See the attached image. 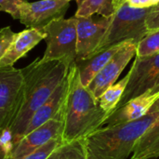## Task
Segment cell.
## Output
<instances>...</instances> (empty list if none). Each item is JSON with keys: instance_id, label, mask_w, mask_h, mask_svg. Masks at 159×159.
<instances>
[{"instance_id": "cell-1", "label": "cell", "mask_w": 159, "mask_h": 159, "mask_svg": "<svg viewBox=\"0 0 159 159\" xmlns=\"http://www.w3.org/2000/svg\"><path fill=\"white\" fill-rule=\"evenodd\" d=\"M70 66L69 63L63 61H43L40 58H37L21 69L23 84L20 106L13 124L9 128L14 146L22 139L34 113L48 101L66 77Z\"/></svg>"}, {"instance_id": "cell-2", "label": "cell", "mask_w": 159, "mask_h": 159, "mask_svg": "<svg viewBox=\"0 0 159 159\" xmlns=\"http://www.w3.org/2000/svg\"><path fill=\"white\" fill-rule=\"evenodd\" d=\"M69 90L64 109L61 143L86 139L103 127L109 115L99 105L98 100L81 83L78 68L74 62L68 72Z\"/></svg>"}, {"instance_id": "cell-3", "label": "cell", "mask_w": 159, "mask_h": 159, "mask_svg": "<svg viewBox=\"0 0 159 159\" xmlns=\"http://www.w3.org/2000/svg\"><path fill=\"white\" fill-rule=\"evenodd\" d=\"M159 119V112L148 113L130 122L103 126L85 139L87 159H128L138 139Z\"/></svg>"}, {"instance_id": "cell-4", "label": "cell", "mask_w": 159, "mask_h": 159, "mask_svg": "<svg viewBox=\"0 0 159 159\" xmlns=\"http://www.w3.org/2000/svg\"><path fill=\"white\" fill-rule=\"evenodd\" d=\"M150 8H134L124 3L116 10L105 34L91 56L127 41H134L138 44L149 31L145 20Z\"/></svg>"}, {"instance_id": "cell-5", "label": "cell", "mask_w": 159, "mask_h": 159, "mask_svg": "<svg viewBox=\"0 0 159 159\" xmlns=\"http://www.w3.org/2000/svg\"><path fill=\"white\" fill-rule=\"evenodd\" d=\"M41 29L47 43L41 61H63L72 65L76 57V17L56 19Z\"/></svg>"}, {"instance_id": "cell-6", "label": "cell", "mask_w": 159, "mask_h": 159, "mask_svg": "<svg viewBox=\"0 0 159 159\" xmlns=\"http://www.w3.org/2000/svg\"><path fill=\"white\" fill-rule=\"evenodd\" d=\"M128 74L127 88L116 109L148 90L159 91V53L136 57Z\"/></svg>"}, {"instance_id": "cell-7", "label": "cell", "mask_w": 159, "mask_h": 159, "mask_svg": "<svg viewBox=\"0 0 159 159\" xmlns=\"http://www.w3.org/2000/svg\"><path fill=\"white\" fill-rule=\"evenodd\" d=\"M22 84L21 69L0 68V134L11 127L20 110Z\"/></svg>"}, {"instance_id": "cell-8", "label": "cell", "mask_w": 159, "mask_h": 159, "mask_svg": "<svg viewBox=\"0 0 159 159\" xmlns=\"http://www.w3.org/2000/svg\"><path fill=\"white\" fill-rule=\"evenodd\" d=\"M136 42H124L118 51L91 80L87 88L97 100L109 87L116 83L130 60L136 55Z\"/></svg>"}, {"instance_id": "cell-9", "label": "cell", "mask_w": 159, "mask_h": 159, "mask_svg": "<svg viewBox=\"0 0 159 159\" xmlns=\"http://www.w3.org/2000/svg\"><path fill=\"white\" fill-rule=\"evenodd\" d=\"M64 109L65 104L53 118L25 135L4 159H22L48 141L61 138L64 123Z\"/></svg>"}, {"instance_id": "cell-10", "label": "cell", "mask_w": 159, "mask_h": 159, "mask_svg": "<svg viewBox=\"0 0 159 159\" xmlns=\"http://www.w3.org/2000/svg\"><path fill=\"white\" fill-rule=\"evenodd\" d=\"M73 0H39L24 2L20 7V21L27 28H43L50 21L63 18Z\"/></svg>"}, {"instance_id": "cell-11", "label": "cell", "mask_w": 159, "mask_h": 159, "mask_svg": "<svg viewBox=\"0 0 159 159\" xmlns=\"http://www.w3.org/2000/svg\"><path fill=\"white\" fill-rule=\"evenodd\" d=\"M113 16L98 20H94L92 17L76 18L77 40L75 62L87 60L91 56L105 34Z\"/></svg>"}, {"instance_id": "cell-12", "label": "cell", "mask_w": 159, "mask_h": 159, "mask_svg": "<svg viewBox=\"0 0 159 159\" xmlns=\"http://www.w3.org/2000/svg\"><path fill=\"white\" fill-rule=\"evenodd\" d=\"M159 98V91L148 90L131 99L120 108L116 109L105 120L103 126H113L137 120L147 115Z\"/></svg>"}, {"instance_id": "cell-13", "label": "cell", "mask_w": 159, "mask_h": 159, "mask_svg": "<svg viewBox=\"0 0 159 159\" xmlns=\"http://www.w3.org/2000/svg\"><path fill=\"white\" fill-rule=\"evenodd\" d=\"M68 90H69V76L67 74L66 77L57 87V89L53 91V93L48 99V101L34 113L31 119L28 122V125L25 129L22 138L28 133H30L31 131H33L34 129L45 124L49 119L53 118L61 110V108L65 104Z\"/></svg>"}, {"instance_id": "cell-14", "label": "cell", "mask_w": 159, "mask_h": 159, "mask_svg": "<svg viewBox=\"0 0 159 159\" xmlns=\"http://www.w3.org/2000/svg\"><path fill=\"white\" fill-rule=\"evenodd\" d=\"M45 37L46 33L39 28H27L18 33L7 52L0 59V68L13 67L15 62L24 57Z\"/></svg>"}, {"instance_id": "cell-15", "label": "cell", "mask_w": 159, "mask_h": 159, "mask_svg": "<svg viewBox=\"0 0 159 159\" xmlns=\"http://www.w3.org/2000/svg\"><path fill=\"white\" fill-rule=\"evenodd\" d=\"M123 44L124 43L112 46L104 49L103 51L91 56L87 60L75 62L78 68L80 80L83 86L85 87L89 86L91 80L95 77V75L105 66V64L118 51V49L122 47Z\"/></svg>"}, {"instance_id": "cell-16", "label": "cell", "mask_w": 159, "mask_h": 159, "mask_svg": "<svg viewBox=\"0 0 159 159\" xmlns=\"http://www.w3.org/2000/svg\"><path fill=\"white\" fill-rule=\"evenodd\" d=\"M159 157V119L152 124L136 142L130 159Z\"/></svg>"}, {"instance_id": "cell-17", "label": "cell", "mask_w": 159, "mask_h": 159, "mask_svg": "<svg viewBox=\"0 0 159 159\" xmlns=\"http://www.w3.org/2000/svg\"><path fill=\"white\" fill-rule=\"evenodd\" d=\"M77 9L75 17H92L99 14L102 17L108 18L115 14V0H75Z\"/></svg>"}, {"instance_id": "cell-18", "label": "cell", "mask_w": 159, "mask_h": 159, "mask_svg": "<svg viewBox=\"0 0 159 159\" xmlns=\"http://www.w3.org/2000/svg\"><path fill=\"white\" fill-rule=\"evenodd\" d=\"M129 78V75L128 74L119 82L115 83L114 85L109 87L99 98V105L107 115L110 116L118 105L123 96V93L127 88Z\"/></svg>"}, {"instance_id": "cell-19", "label": "cell", "mask_w": 159, "mask_h": 159, "mask_svg": "<svg viewBox=\"0 0 159 159\" xmlns=\"http://www.w3.org/2000/svg\"><path fill=\"white\" fill-rule=\"evenodd\" d=\"M47 159H87L85 139L61 143Z\"/></svg>"}, {"instance_id": "cell-20", "label": "cell", "mask_w": 159, "mask_h": 159, "mask_svg": "<svg viewBox=\"0 0 159 159\" xmlns=\"http://www.w3.org/2000/svg\"><path fill=\"white\" fill-rule=\"evenodd\" d=\"M159 53V28L148 31L138 42L136 57H145Z\"/></svg>"}, {"instance_id": "cell-21", "label": "cell", "mask_w": 159, "mask_h": 159, "mask_svg": "<svg viewBox=\"0 0 159 159\" xmlns=\"http://www.w3.org/2000/svg\"><path fill=\"white\" fill-rule=\"evenodd\" d=\"M61 144V141L60 137L52 139L48 141L47 143H45L44 145L40 146L39 148L32 152L31 154L24 157L22 159H47L52 154V152L56 148H58Z\"/></svg>"}, {"instance_id": "cell-22", "label": "cell", "mask_w": 159, "mask_h": 159, "mask_svg": "<svg viewBox=\"0 0 159 159\" xmlns=\"http://www.w3.org/2000/svg\"><path fill=\"white\" fill-rule=\"evenodd\" d=\"M27 0H0V10L8 13L13 19H20V7Z\"/></svg>"}, {"instance_id": "cell-23", "label": "cell", "mask_w": 159, "mask_h": 159, "mask_svg": "<svg viewBox=\"0 0 159 159\" xmlns=\"http://www.w3.org/2000/svg\"><path fill=\"white\" fill-rule=\"evenodd\" d=\"M16 34H17L14 33L9 26L0 29V59L7 52V48L14 40Z\"/></svg>"}, {"instance_id": "cell-24", "label": "cell", "mask_w": 159, "mask_h": 159, "mask_svg": "<svg viewBox=\"0 0 159 159\" xmlns=\"http://www.w3.org/2000/svg\"><path fill=\"white\" fill-rule=\"evenodd\" d=\"M14 148L13 137L9 129H6L0 134V149L5 155V157L8 156Z\"/></svg>"}, {"instance_id": "cell-25", "label": "cell", "mask_w": 159, "mask_h": 159, "mask_svg": "<svg viewBox=\"0 0 159 159\" xmlns=\"http://www.w3.org/2000/svg\"><path fill=\"white\" fill-rule=\"evenodd\" d=\"M146 27L149 31L159 28V2L150 8L145 20Z\"/></svg>"}, {"instance_id": "cell-26", "label": "cell", "mask_w": 159, "mask_h": 159, "mask_svg": "<svg viewBox=\"0 0 159 159\" xmlns=\"http://www.w3.org/2000/svg\"><path fill=\"white\" fill-rule=\"evenodd\" d=\"M159 0H127L126 3L134 8H150L156 6Z\"/></svg>"}, {"instance_id": "cell-27", "label": "cell", "mask_w": 159, "mask_h": 159, "mask_svg": "<svg viewBox=\"0 0 159 159\" xmlns=\"http://www.w3.org/2000/svg\"><path fill=\"white\" fill-rule=\"evenodd\" d=\"M155 112H159V98L156 101V102L153 104V106L149 111V113H155Z\"/></svg>"}, {"instance_id": "cell-28", "label": "cell", "mask_w": 159, "mask_h": 159, "mask_svg": "<svg viewBox=\"0 0 159 159\" xmlns=\"http://www.w3.org/2000/svg\"><path fill=\"white\" fill-rule=\"evenodd\" d=\"M127 0H115V7H116V10L120 7L124 3H126Z\"/></svg>"}, {"instance_id": "cell-29", "label": "cell", "mask_w": 159, "mask_h": 159, "mask_svg": "<svg viewBox=\"0 0 159 159\" xmlns=\"http://www.w3.org/2000/svg\"><path fill=\"white\" fill-rule=\"evenodd\" d=\"M5 158V155H4V153L2 152V150L0 149V159H4Z\"/></svg>"}]
</instances>
